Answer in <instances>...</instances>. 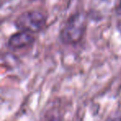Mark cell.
<instances>
[{
    "instance_id": "obj_1",
    "label": "cell",
    "mask_w": 121,
    "mask_h": 121,
    "mask_svg": "<svg viewBox=\"0 0 121 121\" xmlns=\"http://www.w3.org/2000/svg\"><path fill=\"white\" fill-rule=\"evenodd\" d=\"M86 14L82 12L75 13L66 20L60 30V41L67 45L79 43L86 34Z\"/></svg>"
},
{
    "instance_id": "obj_2",
    "label": "cell",
    "mask_w": 121,
    "mask_h": 121,
    "mask_svg": "<svg viewBox=\"0 0 121 121\" xmlns=\"http://www.w3.org/2000/svg\"><path fill=\"white\" fill-rule=\"evenodd\" d=\"M14 25L19 31L37 33L46 27L47 17L38 10L26 11L15 19Z\"/></svg>"
},
{
    "instance_id": "obj_3",
    "label": "cell",
    "mask_w": 121,
    "mask_h": 121,
    "mask_svg": "<svg viewBox=\"0 0 121 121\" xmlns=\"http://www.w3.org/2000/svg\"><path fill=\"white\" fill-rule=\"evenodd\" d=\"M35 41L32 33L27 31H19L9 37L8 47L13 50H18L31 46Z\"/></svg>"
},
{
    "instance_id": "obj_4",
    "label": "cell",
    "mask_w": 121,
    "mask_h": 121,
    "mask_svg": "<svg viewBox=\"0 0 121 121\" xmlns=\"http://www.w3.org/2000/svg\"><path fill=\"white\" fill-rule=\"evenodd\" d=\"M116 13L118 16H120L121 17V0H119V3H118L117 6H116Z\"/></svg>"
}]
</instances>
